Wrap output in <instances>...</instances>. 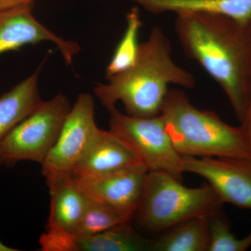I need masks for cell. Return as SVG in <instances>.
I'll list each match as a JSON object with an SVG mask.
<instances>
[{"label": "cell", "mask_w": 251, "mask_h": 251, "mask_svg": "<svg viewBox=\"0 0 251 251\" xmlns=\"http://www.w3.org/2000/svg\"><path fill=\"white\" fill-rule=\"evenodd\" d=\"M224 202L210 185L189 188L163 171H148L132 222L148 233H163L188 220L210 216Z\"/></svg>", "instance_id": "4"}, {"label": "cell", "mask_w": 251, "mask_h": 251, "mask_svg": "<svg viewBox=\"0 0 251 251\" xmlns=\"http://www.w3.org/2000/svg\"><path fill=\"white\" fill-rule=\"evenodd\" d=\"M183 169L204 178L224 204L251 210V158L184 156Z\"/></svg>", "instance_id": "9"}, {"label": "cell", "mask_w": 251, "mask_h": 251, "mask_svg": "<svg viewBox=\"0 0 251 251\" xmlns=\"http://www.w3.org/2000/svg\"><path fill=\"white\" fill-rule=\"evenodd\" d=\"M251 247V232L238 239L230 230L229 221L217 211L209 216V246L208 251H246Z\"/></svg>", "instance_id": "19"}, {"label": "cell", "mask_w": 251, "mask_h": 251, "mask_svg": "<svg viewBox=\"0 0 251 251\" xmlns=\"http://www.w3.org/2000/svg\"><path fill=\"white\" fill-rule=\"evenodd\" d=\"M148 172L145 167L138 164L91 177L74 179L87 197L108 204L126 219L132 221Z\"/></svg>", "instance_id": "11"}, {"label": "cell", "mask_w": 251, "mask_h": 251, "mask_svg": "<svg viewBox=\"0 0 251 251\" xmlns=\"http://www.w3.org/2000/svg\"><path fill=\"white\" fill-rule=\"evenodd\" d=\"M171 44L161 28L153 27L148 39L140 45L135 64L125 72L98 83L94 93L106 108L122 102L126 114L135 117H151L161 114L168 86L193 88L196 79L180 67L171 56Z\"/></svg>", "instance_id": "2"}, {"label": "cell", "mask_w": 251, "mask_h": 251, "mask_svg": "<svg viewBox=\"0 0 251 251\" xmlns=\"http://www.w3.org/2000/svg\"><path fill=\"white\" fill-rule=\"evenodd\" d=\"M241 122L240 127L246 135L251 148V84L248 96L247 106L245 112Z\"/></svg>", "instance_id": "20"}, {"label": "cell", "mask_w": 251, "mask_h": 251, "mask_svg": "<svg viewBox=\"0 0 251 251\" xmlns=\"http://www.w3.org/2000/svg\"><path fill=\"white\" fill-rule=\"evenodd\" d=\"M41 67L0 97V143L42 101L39 94Z\"/></svg>", "instance_id": "14"}, {"label": "cell", "mask_w": 251, "mask_h": 251, "mask_svg": "<svg viewBox=\"0 0 251 251\" xmlns=\"http://www.w3.org/2000/svg\"><path fill=\"white\" fill-rule=\"evenodd\" d=\"M72 107L67 97L61 93L42 100L0 143V165L11 167L25 161L42 164Z\"/></svg>", "instance_id": "6"}, {"label": "cell", "mask_w": 251, "mask_h": 251, "mask_svg": "<svg viewBox=\"0 0 251 251\" xmlns=\"http://www.w3.org/2000/svg\"><path fill=\"white\" fill-rule=\"evenodd\" d=\"M109 130L148 171H163L181 179L184 156L175 149L161 115L135 117L116 106L108 110Z\"/></svg>", "instance_id": "5"}, {"label": "cell", "mask_w": 251, "mask_h": 251, "mask_svg": "<svg viewBox=\"0 0 251 251\" xmlns=\"http://www.w3.org/2000/svg\"><path fill=\"white\" fill-rule=\"evenodd\" d=\"M99 130L93 97L90 94H79L64 120L57 141L41 164L46 180L72 176L73 170Z\"/></svg>", "instance_id": "7"}, {"label": "cell", "mask_w": 251, "mask_h": 251, "mask_svg": "<svg viewBox=\"0 0 251 251\" xmlns=\"http://www.w3.org/2000/svg\"><path fill=\"white\" fill-rule=\"evenodd\" d=\"M153 14L166 12L219 15L251 25V0H130Z\"/></svg>", "instance_id": "13"}, {"label": "cell", "mask_w": 251, "mask_h": 251, "mask_svg": "<svg viewBox=\"0 0 251 251\" xmlns=\"http://www.w3.org/2000/svg\"><path fill=\"white\" fill-rule=\"evenodd\" d=\"M17 249H15L14 248L8 247L5 245L4 243L0 242V251H17Z\"/></svg>", "instance_id": "22"}, {"label": "cell", "mask_w": 251, "mask_h": 251, "mask_svg": "<svg viewBox=\"0 0 251 251\" xmlns=\"http://www.w3.org/2000/svg\"><path fill=\"white\" fill-rule=\"evenodd\" d=\"M128 221H130L126 219L111 206L88 198L85 210L75 233V241L100 233Z\"/></svg>", "instance_id": "18"}, {"label": "cell", "mask_w": 251, "mask_h": 251, "mask_svg": "<svg viewBox=\"0 0 251 251\" xmlns=\"http://www.w3.org/2000/svg\"><path fill=\"white\" fill-rule=\"evenodd\" d=\"M160 115L183 156L251 158V148L240 126H232L215 112L196 108L183 90H168Z\"/></svg>", "instance_id": "3"}, {"label": "cell", "mask_w": 251, "mask_h": 251, "mask_svg": "<svg viewBox=\"0 0 251 251\" xmlns=\"http://www.w3.org/2000/svg\"><path fill=\"white\" fill-rule=\"evenodd\" d=\"M33 9L34 4L0 10V55L46 41L55 45L66 64L72 66L80 46L46 27L36 19Z\"/></svg>", "instance_id": "10"}, {"label": "cell", "mask_w": 251, "mask_h": 251, "mask_svg": "<svg viewBox=\"0 0 251 251\" xmlns=\"http://www.w3.org/2000/svg\"><path fill=\"white\" fill-rule=\"evenodd\" d=\"M46 181L50 206L46 231L39 239L41 251H76L75 233L88 198L72 176Z\"/></svg>", "instance_id": "8"}, {"label": "cell", "mask_w": 251, "mask_h": 251, "mask_svg": "<svg viewBox=\"0 0 251 251\" xmlns=\"http://www.w3.org/2000/svg\"><path fill=\"white\" fill-rule=\"evenodd\" d=\"M36 0H0V10L12 9L18 6L34 4Z\"/></svg>", "instance_id": "21"}, {"label": "cell", "mask_w": 251, "mask_h": 251, "mask_svg": "<svg viewBox=\"0 0 251 251\" xmlns=\"http://www.w3.org/2000/svg\"><path fill=\"white\" fill-rule=\"evenodd\" d=\"M141 165L128 148L110 133L100 129L95 140L73 170L72 176L83 179Z\"/></svg>", "instance_id": "12"}, {"label": "cell", "mask_w": 251, "mask_h": 251, "mask_svg": "<svg viewBox=\"0 0 251 251\" xmlns=\"http://www.w3.org/2000/svg\"><path fill=\"white\" fill-rule=\"evenodd\" d=\"M153 239L140 235L132 221L76 240V251H151Z\"/></svg>", "instance_id": "16"}, {"label": "cell", "mask_w": 251, "mask_h": 251, "mask_svg": "<svg viewBox=\"0 0 251 251\" xmlns=\"http://www.w3.org/2000/svg\"><path fill=\"white\" fill-rule=\"evenodd\" d=\"M209 216L184 221L153 239L151 251H208Z\"/></svg>", "instance_id": "15"}, {"label": "cell", "mask_w": 251, "mask_h": 251, "mask_svg": "<svg viewBox=\"0 0 251 251\" xmlns=\"http://www.w3.org/2000/svg\"><path fill=\"white\" fill-rule=\"evenodd\" d=\"M175 29L188 58L224 91L239 121L251 84V25L219 15L176 14Z\"/></svg>", "instance_id": "1"}, {"label": "cell", "mask_w": 251, "mask_h": 251, "mask_svg": "<svg viewBox=\"0 0 251 251\" xmlns=\"http://www.w3.org/2000/svg\"><path fill=\"white\" fill-rule=\"evenodd\" d=\"M142 25L139 9L138 7H133L126 15L125 33L105 69V79L125 72L136 62L139 54L140 44L138 36Z\"/></svg>", "instance_id": "17"}]
</instances>
